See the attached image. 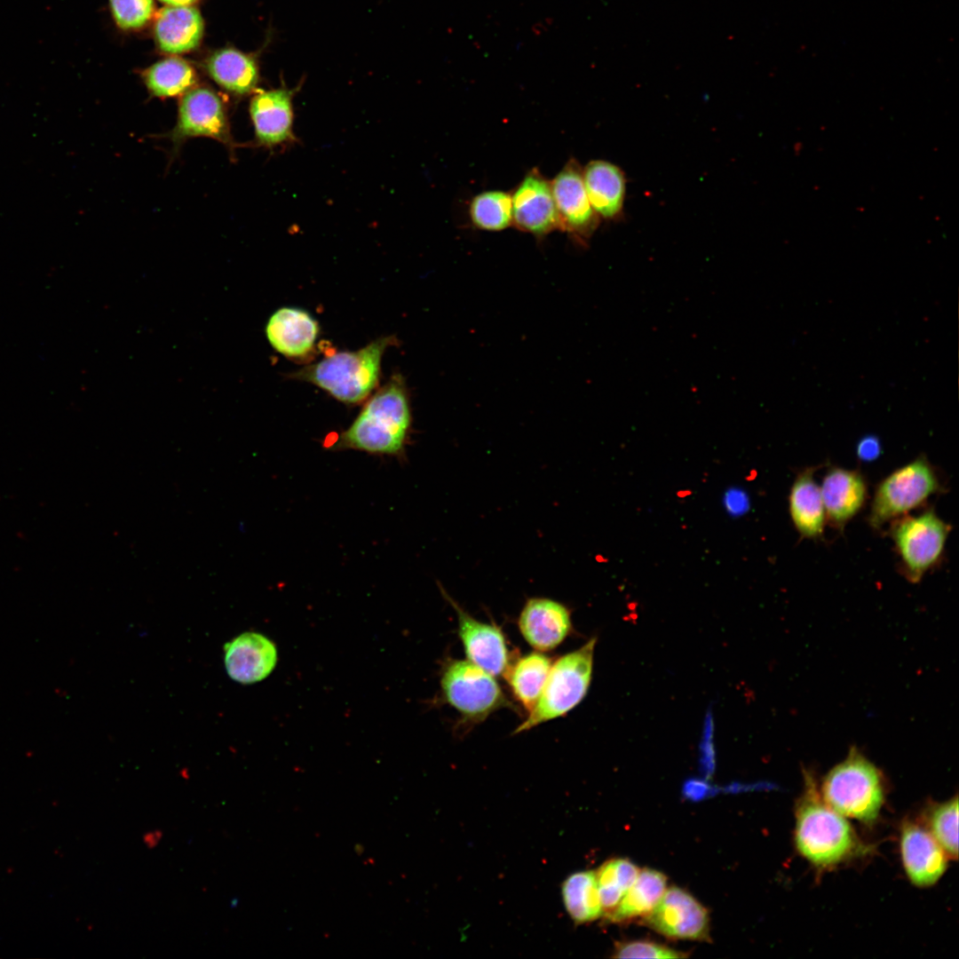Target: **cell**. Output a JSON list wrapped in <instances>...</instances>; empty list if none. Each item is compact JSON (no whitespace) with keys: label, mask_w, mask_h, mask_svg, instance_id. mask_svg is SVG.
Returning <instances> with one entry per match:
<instances>
[{"label":"cell","mask_w":959,"mask_h":959,"mask_svg":"<svg viewBox=\"0 0 959 959\" xmlns=\"http://www.w3.org/2000/svg\"><path fill=\"white\" fill-rule=\"evenodd\" d=\"M794 838L797 852L822 869L868 852L850 823L825 802L813 774L806 770L796 804Z\"/></svg>","instance_id":"cell-1"},{"label":"cell","mask_w":959,"mask_h":959,"mask_svg":"<svg viewBox=\"0 0 959 959\" xmlns=\"http://www.w3.org/2000/svg\"><path fill=\"white\" fill-rule=\"evenodd\" d=\"M411 423L405 382L400 376H393L368 400L333 448L400 455L404 451Z\"/></svg>","instance_id":"cell-2"},{"label":"cell","mask_w":959,"mask_h":959,"mask_svg":"<svg viewBox=\"0 0 959 959\" xmlns=\"http://www.w3.org/2000/svg\"><path fill=\"white\" fill-rule=\"evenodd\" d=\"M396 339L380 337L356 351L339 352L307 365L291 375L311 383L346 404L360 403L377 386L381 361Z\"/></svg>","instance_id":"cell-3"},{"label":"cell","mask_w":959,"mask_h":959,"mask_svg":"<svg viewBox=\"0 0 959 959\" xmlns=\"http://www.w3.org/2000/svg\"><path fill=\"white\" fill-rule=\"evenodd\" d=\"M820 791L835 811L865 824L878 818L885 797L880 770L856 747L826 774Z\"/></svg>","instance_id":"cell-4"},{"label":"cell","mask_w":959,"mask_h":959,"mask_svg":"<svg viewBox=\"0 0 959 959\" xmlns=\"http://www.w3.org/2000/svg\"><path fill=\"white\" fill-rule=\"evenodd\" d=\"M595 644L593 638L551 664L538 701L514 734L564 717L583 700L591 680Z\"/></svg>","instance_id":"cell-5"},{"label":"cell","mask_w":959,"mask_h":959,"mask_svg":"<svg viewBox=\"0 0 959 959\" xmlns=\"http://www.w3.org/2000/svg\"><path fill=\"white\" fill-rule=\"evenodd\" d=\"M442 696L460 715L462 723H481L495 711L511 708L500 685L487 671L470 661L450 659L440 677Z\"/></svg>","instance_id":"cell-6"},{"label":"cell","mask_w":959,"mask_h":959,"mask_svg":"<svg viewBox=\"0 0 959 959\" xmlns=\"http://www.w3.org/2000/svg\"><path fill=\"white\" fill-rule=\"evenodd\" d=\"M941 485L938 474L925 456L895 470L877 486L868 522L880 528L888 521L907 514L923 504Z\"/></svg>","instance_id":"cell-7"},{"label":"cell","mask_w":959,"mask_h":959,"mask_svg":"<svg viewBox=\"0 0 959 959\" xmlns=\"http://www.w3.org/2000/svg\"><path fill=\"white\" fill-rule=\"evenodd\" d=\"M951 526L932 510L898 519L891 535L903 575L918 583L940 559Z\"/></svg>","instance_id":"cell-8"},{"label":"cell","mask_w":959,"mask_h":959,"mask_svg":"<svg viewBox=\"0 0 959 959\" xmlns=\"http://www.w3.org/2000/svg\"><path fill=\"white\" fill-rule=\"evenodd\" d=\"M642 923L670 939L709 941L708 910L689 892L671 886L666 889Z\"/></svg>","instance_id":"cell-9"},{"label":"cell","mask_w":959,"mask_h":959,"mask_svg":"<svg viewBox=\"0 0 959 959\" xmlns=\"http://www.w3.org/2000/svg\"><path fill=\"white\" fill-rule=\"evenodd\" d=\"M175 145L189 138L206 137L233 145L223 101L208 88L190 89L182 96L177 124L170 135Z\"/></svg>","instance_id":"cell-10"},{"label":"cell","mask_w":959,"mask_h":959,"mask_svg":"<svg viewBox=\"0 0 959 959\" xmlns=\"http://www.w3.org/2000/svg\"><path fill=\"white\" fill-rule=\"evenodd\" d=\"M560 229L584 242L598 228L599 218L592 208L583 178V169L571 159L551 182Z\"/></svg>","instance_id":"cell-11"},{"label":"cell","mask_w":959,"mask_h":959,"mask_svg":"<svg viewBox=\"0 0 959 959\" xmlns=\"http://www.w3.org/2000/svg\"><path fill=\"white\" fill-rule=\"evenodd\" d=\"M441 591L456 613L458 635L467 660L495 677L503 676L511 656L502 630L475 619L443 589Z\"/></svg>","instance_id":"cell-12"},{"label":"cell","mask_w":959,"mask_h":959,"mask_svg":"<svg viewBox=\"0 0 959 959\" xmlns=\"http://www.w3.org/2000/svg\"><path fill=\"white\" fill-rule=\"evenodd\" d=\"M511 195L512 224L518 229L536 237L560 229L551 182L538 170H531Z\"/></svg>","instance_id":"cell-13"},{"label":"cell","mask_w":959,"mask_h":959,"mask_svg":"<svg viewBox=\"0 0 959 959\" xmlns=\"http://www.w3.org/2000/svg\"><path fill=\"white\" fill-rule=\"evenodd\" d=\"M900 852L905 872L915 886L934 884L947 869L944 849L927 828L910 820L901 826Z\"/></svg>","instance_id":"cell-14"},{"label":"cell","mask_w":959,"mask_h":959,"mask_svg":"<svg viewBox=\"0 0 959 959\" xmlns=\"http://www.w3.org/2000/svg\"><path fill=\"white\" fill-rule=\"evenodd\" d=\"M519 631L528 645L540 652L558 647L572 630L571 612L555 599L528 598L519 616Z\"/></svg>","instance_id":"cell-15"},{"label":"cell","mask_w":959,"mask_h":959,"mask_svg":"<svg viewBox=\"0 0 959 959\" xmlns=\"http://www.w3.org/2000/svg\"><path fill=\"white\" fill-rule=\"evenodd\" d=\"M293 95L292 90L282 87L261 91L251 99L250 115L259 145L274 147L295 139Z\"/></svg>","instance_id":"cell-16"},{"label":"cell","mask_w":959,"mask_h":959,"mask_svg":"<svg viewBox=\"0 0 959 959\" xmlns=\"http://www.w3.org/2000/svg\"><path fill=\"white\" fill-rule=\"evenodd\" d=\"M266 333L272 347L281 354L300 359L314 349L319 337L318 321L305 310L281 307L275 311L266 324Z\"/></svg>","instance_id":"cell-17"},{"label":"cell","mask_w":959,"mask_h":959,"mask_svg":"<svg viewBox=\"0 0 959 959\" xmlns=\"http://www.w3.org/2000/svg\"><path fill=\"white\" fill-rule=\"evenodd\" d=\"M277 651L266 637L246 632L225 646V664L228 675L242 684L258 682L275 667Z\"/></svg>","instance_id":"cell-18"},{"label":"cell","mask_w":959,"mask_h":959,"mask_svg":"<svg viewBox=\"0 0 959 959\" xmlns=\"http://www.w3.org/2000/svg\"><path fill=\"white\" fill-rule=\"evenodd\" d=\"M827 519L843 527L864 505L867 485L858 471L829 468L820 487Z\"/></svg>","instance_id":"cell-19"},{"label":"cell","mask_w":959,"mask_h":959,"mask_svg":"<svg viewBox=\"0 0 959 959\" xmlns=\"http://www.w3.org/2000/svg\"><path fill=\"white\" fill-rule=\"evenodd\" d=\"M590 202L599 218L618 220L623 212L626 178L622 170L605 160L590 161L583 169Z\"/></svg>","instance_id":"cell-20"},{"label":"cell","mask_w":959,"mask_h":959,"mask_svg":"<svg viewBox=\"0 0 959 959\" xmlns=\"http://www.w3.org/2000/svg\"><path fill=\"white\" fill-rule=\"evenodd\" d=\"M203 20L191 6H166L155 16V36L159 48L178 54L196 48L202 37Z\"/></svg>","instance_id":"cell-21"},{"label":"cell","mask_w":959,"mask_h":959,"mask_svg":"<svg viewBox=\"0 0 959 959\" xmlns=\"http://www.w3.org/2000/svg\"><path fill=\"white\" fill-rule=\"evenodd\" d=\"M815 468L802 471L789 494V513L797 532L804 538L822 535L826 513L820 488L814 480Z\"/></svg>","instance_id":"cell-22"},{"label":"cell","mask_w":959,"mask_h":959,"mask_svg":"<svg viewBox=\"0 0 959 959\" xmlns=\"http://www.w3.org/2000/svg\"><path fill=\"white\" fill-rule=\"evenodd\" d=\"M551 664L548 655L532 652L511 661L503 674L513 696L528 712L541 695Z\"/></svg>","instance_id":"cell-23"},{"label":"cell","mask_w":959,"mask_h":959,"mask_svg":"<svg viewBox=\"0 0 959 959\" xmlns=\"http://www.w3.org/2000/svg\"><path fill=\"white\" fill-rule=\"evenodd\" d=\"M667 877L661 872L643 868L619 904L606 918L611 923H622L645 916L658 904L666 891Z\"/></svg>","instance_id":"cell-24"},{"label":"cell","mask_w":959,"mask_h":959,"mask_svg":"<svg viewBox=\"0 0 959 959\" xmlns=\"http://www.w3.org/2000/svg\"><path fill=\"white\" fill-rule=\"evenodd\" d=\"M207 70L218 85L238 95L252 91L258 82L254 59L234 49L216 52L207 62Z\"/></svg>","instance_id":"cell-25"},{"label":"cell","mask_w":959,"mask_h":959,"mask_svg":"<svg viewBox=\"0 0 959 959\" xmlns=\"http://www.w3.org/2000/svg\"><path fill=\"white\" fill-rule=\"evenodd\" d=\"M561 892L565 907L575 923H585L603 915L595 871L572 874L563 883Z\"/></svg>","instance_id":"cell-26"},{"label":"cell","mask_w":959,"mask_h":959,"mask_svg":"<svg viewBox=\"0 0 959 959\" xmlns=\"http://www.w3.org/2000/svg\"><path fill=\"white\" fill-rule=\"evenodd\" d=\"M149 91L160 98L186 92L196 83L194 68L184 59L168 58L156 62L144 73Z\"/></svg>","instance_id":"cell-27"},{"label":"cell","mask_w":959,"mask_h":959,"mask_svg":"<svg viewBox=\"0 0 959 959\" xmlns=\"http://www.w3.org/2000/svg\"><path fill=\"white\" fill-rule=\"evenodd\" d=\"M603 915L610 913L636 881L639 869L628 859H612L596 871Z\"/></svg>","instance_id":"cell-28"},{"label":"cell","mask_w":959,"mask_h":959,"mask_svg":"<svg viewBox=\"0 0 959 959\" xmlns=\"http://www.w3.org/2000/svg\"><path fill=\"white\" fill-rule=\"evenodd\" d=\"M474 226L486 231H501L512 223L511 195L503 191H486L474 196L469 208Z\"/></svg>","instance_id":"cell-29"},{"label":"cell","mask_w":959,"mask_h":959,"mask_svg":"<svg viewBox=\"0 0 959 959\" xmlns=\"http://www.w3.org/2000/svg\"><path fill=\"white\" fill-rule=\"evenodd\" d=\"M928 831L941 845L949 858L958 856V799L955 796L944 803L935 804L925 815Z\"/></svg>","instance_id":"cell-30"},{"label":"cell","mask_w":959,"mask_h":959,"mask_svg":"<svg viewBox=\"0 0 959 959\" xmlns=\"http://www.w3.org/2000/svg\"><path fill=\"white\" fill-rule=\"evenodd\" d=\"M116 24L123 29L143 27L154 13L153 0H109Z\"/></svg>","instance_id":"cell-31"},{"label":"cell","mask_w":959,"mask_h":959,"mask_svg":"<svg viewBox=\"0 0 959 959\" xmlns=\"http://www.w3.org/2000/svg\"><path fill=\"white\" fill-rule=\"evenodd\" d=\"M688 955L649 940H631L616 944L615 958H682Z\"/></svg>","instance_id":"cell-32"},{"label":"cell","mask_w":959,"mask_h":959,"mask_svg":"<svg viewBox=\"0 0 959 959\" xmlns=\"http://www.w3.org/2000/svg\"><path fill=\"white\" fill-rule=\"evenodd\" d=\"M881 443L875 436H866L861 439L856 448L860 460L872 462L881 455Z\"/></svg>","instance_id":"cell-33"},{"label":"cell","mask_w":959,"mask_h":959,"mask_svg":"<svg viewBox=\"0 0 959 959\" xmlns=\"http://www.w3.org/2000/svg\"><path fill=\"white\" fill-rule=\"evenodd\" d=\"M712 722L711 718L708 717L705 727L704 741H703V767L707 776L711 773L714 769V751L712 741Z\"/></svg>","instance_id":"cell-34"},{"label":"cell","mask_w":959,"mask_h":959,"mask_svg":"<svg viewBox=\"0 0 959 959\" xmlns=\"http://www.w3.org/2000/svg\"><path fill=\"white\" fill-rule=\"evenodd\" d=\"M713 789L709 784L697 779L687 781L683 787V794L693 800H699L709 796Z\"/></svg>","instance_id":"cell-35"},{"label":"cell","mask_w":959,"mask_h":959,"mask_svg":"<svg viewBox=\"0 0 959 959\" xmlns=\"http://www.w3.org/2000/svg\"><path fill=\"white\" fill-rule=\"evenodd\" d=\"M162 836V832L161 830L150 831L143 836V842L148 848L151 849L158 844Z\"/></svg>","instance_id":"cell-36"},{"label":"cell","mask_w":959,"mask_h":959,"mask_svg":"<svg viewBox=\"0 0 959 959\" xmlns=\"http://www.w3.org/2000/svg\"><path fill=\"white\" fill-rule=\"evenodd\" d=\"M170 6H189L197 0H159Z\"/></svg>","instance_id":"cell-37"}]
</instances>
